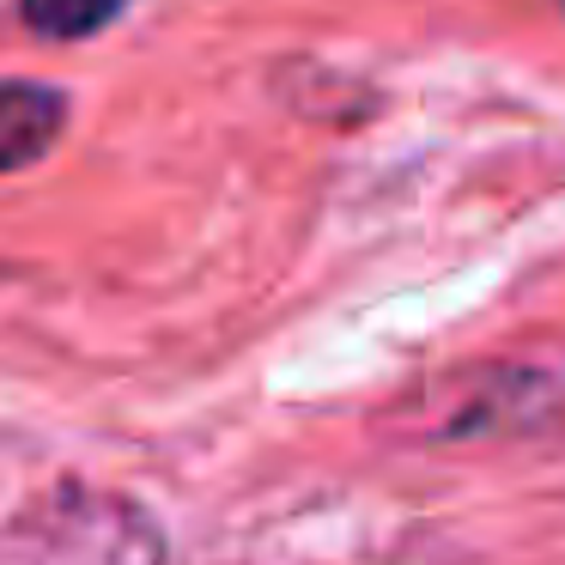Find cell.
<instances>
[{
  "mask_svg": "<svg viewBox=\"0 0 565 565\" xmlns=\"http://www.w3.org/2000/svg\"><path fill=\"white\" fill-rule=\"evenodd\" d=\"M159 529L104 492H55L0 535V565H159Z\"/></svg>",
  "mask_w": 565,
  "mask_h": 565,
  "instance_id": "6da1fadb",
  "label": "cell"
},
{
  "mask_svg": "<svg viewBox=\"0 0 565 565\" xmlns=\"http://www.w3.org/2000/svg\"><path fill=\"white\" fill-rule=\"evenodd\" d=\"M67 98L31 79H0V177L38 164L43 152L62 140Z\"/></svg>",
  "mask_w": 565,
  "mask_h": 565,
  "instance_id": "7a4b0ae2",
  "label": "cell"
},
{
  "mask_svg": "<svg viewBox=\"0 0 565 565\" xmlns=\"http://www.w3.org/2000/svg\"><path fill=\"white\" fill-rule=\"evenodd\" d=\"M128 0H19V19L43 38H92L104 31Z\"/></svg>",
  "mask_w": 565,
  "mask_h": 565,
  "instance_id": "3957f363",
  "label": "cell"
}]
</instances>
